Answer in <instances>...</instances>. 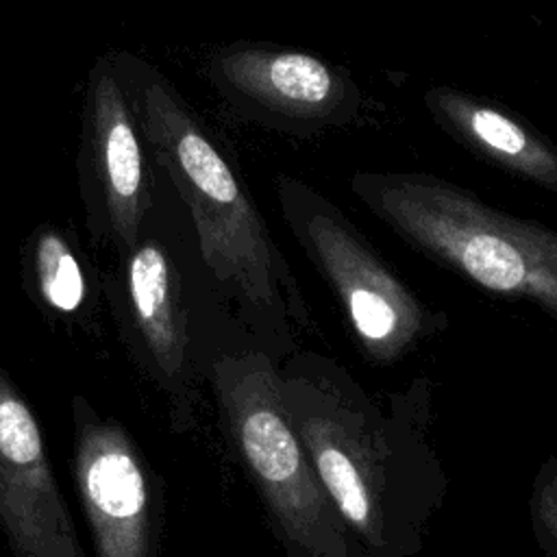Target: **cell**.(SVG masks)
<instances>
[{"label": "cell", "instance_id": "1", "mask_svg": "<svg viewBox=\"0 0 557 557\" xmlns=\"http://www.w3.org/2000/svg\"><path fill=\"white\" fill-rule=\"evenodd\" d=\"M287 416L366 557H416L448 496L435 383L372 394L335 357L298 348L278 366Z\"/></svg>", "mask_w": 557, "mask_h": 557}, {"label": "cell", "instance_id": "2", "mask_svg": "<svg viewBox=\"0 0 557 557\" xmlns=\"http://www.w3.org/2000/svg\"><path fill=\"white\" fill-rule=\"evenodd\" d=\"M115 61L144 144L189 211L207 274L235 302L250 342L281 366L302 339L320 337L292 263L235 163L185 96L144 59L122 52Z\"/></svg>", "mask_w": 557, "mask_h": 557}, {"label": "cell", "instance_id": "3", "mask_svg": "<svg viewBox=\"0 0 557 557\" xmlns=\"http://www.w3.org/2000/svg\"><path fill=\"white\" fill-rule=\"evenodd\" d=\"M352 196L409 248L476 289L557 322V228L431 172L357 170Z\"/></svg>", "mask_w": 557, "mask_h": 557}, {"label": "cell", "instance_id": "4", "mask_svg": "<svg viewBox=\"0 0 557 557\" xmlns=\"http://www.w3.org/2000/svg\"><path fill=\"white\" fill-rule=\"evenodd\" d=\"M209 381L226 437L283 555L366 557L287 416L278 363L246 344L218 355Z\"/></svg>", "mask_w": 557, "mask_h": 557}, {"label": "cell", "instance_id": "5", "mask_svg": "<svg viewBox=\"0 0 557 557\" xmlns=\"http://www.w3.org/2000/svg\"><path fill=\"white\" fill-rule=\"evenodd\" d=\"M281 218L333 294L368 363L396 366L448 331V313L426 302L326 194L294 174H276Z\"/></svg>", "mask_w": 557, "mask_h": 557}, {"label": "cell", "instance_id": "6", "mask_svg": "<svg viewBox=\"0 0 557 557\" xmlns=\"http://www.w3.org/2000/svg\"><path fill=\"white\" fill-rule=\"evenodd\" d=\"M205 74L235 113L285 135L355 124L366 107L348 67L296 46L231 41L209 54Z\"/></svg>", "mask_w": 557, "mask_h": 557}, {"label": "cell", "instance_id": "7", "mask_svg": "<svg viewBox=\"0 0 557 557\" xmlns=\"http://www.w3.org/2000/svg\"><path fill=\"white\" fill-rule=\"evenodd\" d=\"M78 163L107 226L133 250L148 209L146 144L113 54H100L87 76Z\"/></svg>", "mask_w": 557, "mask_h": 557}, {"label": "cell", "instance_id": "8", "mask_svg": "<svg viewBox=\"0 0 557 557\" xmlns=\"http://www.w3.org/2000/svg\"><path fill=\"white\" fill-rule=\"evenodd\" d=\"M0 520L20 557H83L37 420L2 374Z\"/></svg>", "mask_w": 557, "mask_h": 557}, {"label": "cell", "instance_id": "9", "mask_svg": "<svg viewBox=\"0 0 557 557\" xmlns=\"http://www.w3.org/2000/svg\"><path fill=\"white\" fill-rule=\"evenodd\" d=\"M74 472L98 557H152V494L139 455L111 420L85 416L76 429Z\"/></svg>", "mask_w": 557, "mask_h": 557}, {"label": "cell", "instance_id": "10", "mask_svg": "<svg viewBox=\"0 0 557 557\" xmlns=\"http://www.w3.org/2000/svg\"><path fill=\"white\" fill-rule=\"evenodd\" d=\"M422 102L474 159L557 196V144L516 109L455 85H431Z\"/></svg>", "mask_w": 557, "mask_h": 557}, {"label": "cell", "instance_id": "11", "mask_svg": "<svg viewBox=\"0 0 557 557\" xmlns=\"http://www.w3.org/2000/svg\"><path fill=\"white\" fill-rule=\"evenodd\" d=\"M128 296L137 326L159 370L176 383L189 372V318L181 274L163 244L148 239L131 250Z\"/></svg>", "mask_w": 557, "mask_h": 557}, {"label": "cell", "instance_id": "12", "mask_svg": "<svg viewBox=\"0 0 557 557\" xmlns=\"http://www.w3.org/2000/svg\"><path fill=\"white\" fill-rule=\"evenodd\" d=\"M35 272L39 292L57 311H74L85 298V281L81 265L67 244V239L46 228L35 239Z\"/></svg>", "mask_w": 557, "mask_h": 557}, {"label": "cell", "instance_id": "13", "mask_svg": "<svg viewBox=\"0 0 557 557\" xmlns=\"http://www.w3.org/2000/svg\"><path fill=\"white\" fill-rule=\"evenodd\" d=\"M529 522L544 557H557V450L535 470L529 492Z\"/></svg>", "mask_w": 557, "mask_h": 557}]
</instances>
